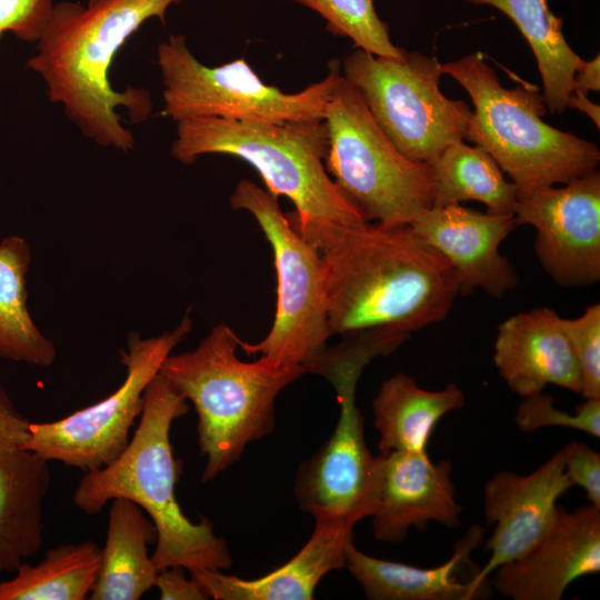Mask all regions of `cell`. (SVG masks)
Returning <instances> with one entry per match:
<instances>
[{"label": "cell", "instance_id": "1", "mask_svg": "<svg viewBox=\"0 0 600 600\" xmlns=\"http://www.w3.org/2000/svg\"><path fill=\"white\" fill-rule=\"evenodd\" d=\"M287 217L321 259L331 336L411 333L451 310L459 294L456 272L411 224Z\"/></svg>", "mask_w": 600, "mask_h": 600}, {"label": "cell", "instance_id": "2", "mask_svg": "<svg viewBox=\"0 0 600 600\" xmlns=\"http://www.w3.org/2000/svg\"><path fill=\"white\" fill-rule=\"evenodd\" d=\"M182 0L61 1L49 20L27 66L39 74L51 102L100 147L128 152L134 138L117 112L124 108L132 121L147 120L152 111L143 88H112L109 69L124 42L151 19L166 22L168 10Z\"/></svg>", "mask_w": 600, "mask_h": 600}, {"label": "cell", "instance_id": "3", "mask_svg": "<svg viewBox=\"0 0 600 600\" xmlns=\"http://www.w3.org/2000/svg\"><path fill=\"white\" fill-rule=\"evenodd\" d=\"M188 409L187 399L158 373L144 392L143 409L126 449L111 463L84 472L72 501L87 514L100 512L116 498L141 507L157 530L151 559L158 571L174 566L189 573L222 571L232 564L227 542L204 517L198 523L190 521L176 496L180 461L173 456L170 430Z\"/></svg>", "mask_w": 600, "mask_h": 600}, {"label": "cell", "instance_id": "4", "mask_svg": "<svg viewBox=\"0 0 600 600\" xmlns=\"http://www.w3.org/2000/svg\"><path fill=\"white\" fill-rule=\"evenodd\" d=\"M240 338L220 322L191 351L169 354L159 373L198 416V443L206 457L202 482L237 462L246 447L274 429L278 394L306 373L302 367H268L237 356Z\"/></svg>", "mask_w": 600, "mask_h": 600}, {"label": "cell", "instance_id": "5", "mask_svg": "<svg viewBox=\"0 0 600 600\" xmlns=\"http://www.w3.org/2000/svg\"><path fill=\"white\" fill-rule=\"evenodd\" d=\"M441 69L472 100L466 139L483 148L517 187L566 184L597 170L596 143L543 121L547 107L537 86L504 88L479 52Z\"/></svg>", "mask_w": 600, "mask_h": 600}, {"label": "cell", "instance_id": "6", "mask_svg": "<svg viewBox=\"0 0 600 600\" xmlns=\"http://www.w3.org/2000/svg\"><path fill=\"white\" fill-rule=\"evenodd\" d=\"M176 123L171 156L179 162L192 164L206 154L236 157L256 169L272 196L287 197L300 220H364L326 170L323 120L249 123L191 118Z\"/></svg>", "mask_w": 600, "mask_h": 600}, {"label": "cell", "instance_id": "7", "mask_svg": "<svg viewBox=\"0 0 600 600\" xmlns=\"http://www.w3.org/2000/svg\"><path fill=\"white\" fill-rule=\"evenodd\" d=\"M323 122L328 138L326 170L366 221L411 224L432 207L431 167L407 158L393 146L361 93L342 73Z\"/></svg>", "mask_w": 600, "mask_h": 600}, {"label": "cell", "instance_id": "8", "mask_svg": "<svg viewBox=\"0 0 600 600\" xmlns=\"http://www.w3.org/2000/svg\"><path fill=\"white\" fill-rule=\"evenodd\" d=\"M162 80V114L178 122L217 118L249 123L323 120L329 99L341 78L339 60L326 77L294 93L263 82L244 58L220 66L201 63L183 34H171L157 48Z\"/></svg>", "mask_w": 600, "mask_h": 600}, {"label": "cell", "instance_id": "9", "mask_svg": "<svg viewBox=\"0 0 600 600\" xmlns=\"http://www.w3.org/2000/svg\"><path fill=\"white\" fill-rule=\"evenodd\" d=\"M384 352L372 336L342 338L307 367L308 373L328 379L337 391L340 416L328 441L297 473L294 496L301 510L314 521L354 527L369 517L376 457L364 438V423L356 403L357 382L363 368Z\"/></svg>", "mask_w": 600, "mask_h": 600}, {"label": "cell", "instance_id": "10", "mask_svg": "<svg viewBox=\"0 0 600 600\" xmlns=\"http://www.w3.org/2000/svg\"><path fill=\"white\" fill-rule=\"evenodd\" d=\"M230 206L246 210L269 241L277 272L273 323L258 343L240 342L249 354L260 353L268 367L306 368L328 348L331 337L326 282L317 250L290 223L278 198L250 180L237 183ZM307 373V372H306Z\"/></svg>", "mask_w": 600, "mask_h": 600}, {"label": "cell", "instance_id": "11", "mask_svg": "<svg viewBox=\"0 0 600 600\" xmlns=\"http://www.w3.org/2000/svg\"><path fill=\"white\" fill-rule=\"evenodd\" d=\"M342 77L361 93L372 118L407 158L430 163L463 141L471 109L440 90L437 58L407 51L399 59L356 48L342 62Z\"/></svg>", "mask_w": 600, "mask_h": 600}, {"label": "cell", "instance_id": "12", "mask_svg": "<svg viewBox=\"0 0 600 600\" xmlns=\"http://www.w3.org/2000/svg\"><path fill=\"white\" fill-rule=\"evenodd\" d=\"M191 329L187 314L173 330L159 336L142 338L131 333L120 352L126 368L123 382L102 400L61 419L30 421L22 449L83 472L111 463L130 441V430L141 416L148 386Z\"/></svg>", "mask_w": 600, "mask_h": 600}, {"label": "cell", "instance_id": "13", "mask_svg": "<svg viewBox=\"0 0 600 600\" xmlns=\"http://www.w3.org/2000/svg\"><path fill=\"white\" fill-rule=\"evenodd\" d=\"M517 226L536 229L534 252L562 287L600 280V173L594 170L560 188L517 187Z\"/></svg>", "mask_w": 600, "mask_h": 600}, {"label": "cell", "instance_id": "14", "mask_svg": "<svg viewBox=\"0 0 600 600\" xmlns=\"http://www.w3.org/2000/svg\"><path fill=\"white\" fill-rule=\"evenodd\" d=\"M449 460L432 461L428 452L389 451L376 456L369 517L376 539L401 543L411 528L436 521L460 526L462 507Z\"/></svg>", "mask_w": 600, "mask_h": 600}, {"label": "cell", "instance_id": "15", "mask_svg": "<svg viewBox=\"0 0 600 600\" xmlns=\"http://www.w3.org/2000/svg\"><path fill=\"white\" fill-rule=\"evenodd\" d=\"M573 487L564 472L563 450L534 471L518 474L498 471L484 484L486 523L493 527L486 542V564L471 578L480 592L492 572L532 549L547 532L558 511V500Z\"/></svg>", "mask_w": 600, "mask_h": 600}, {"label": "cell", "instance_id": "16", "mask_svg": "<svg viewBox=\"0 0 600 600\" xmlns=\"http://www.w3.org/2000/svg\"><path fill=\"white\" fill-rule=\"evenodd\" d=\"M600 571V509L558 511L539 542L492 573V587L512 600H560L568 587Z\"/></svg>", "mask_w": 600, "mask_h": 600}, {"label": "cell", "instance_id": "17", "mask_svg": "<svg viewBox=\"0 0 600 600\" xmlns=\"http://www.w3.org/2000/svg\"><path fill=\"white\" fill-rule=\"evenodd\" d=\"M413 230L441 253L456 272L459 293L480 289L500 299L519 277L500 244L518 227L513 216L482 213L461 204L431 207L412 223Z\"/></svg>", "mask_w": 600, "mask_h": 600}, {"label": "cell", "instance_id": "18", "mask_svg": "<svg viewBox=\"0 0 600 600\" xmlns=\"http://www.w3.org/2000/svg\"><path fill=\"white\" fill-rule=\"evenodd\" d=\"M493 349L499 374L518 396L542 392L548 384L581 394L580 367L554 310L541 307L506 319Z\"/></svg>", "mask_w": 600, "mask_h": 600}, {"label": "cell", "instance_id": "19", "mask_svg": "<svg viewBox=\"0 0 600 600\" xmlns=\"http://www.w3.org/2000/svg\"><path fill=\"white\" fill-rule=\"evenodd\" d=\"M352 541V526L317 520L302 549L260 578L247 580L221 570H198L190 577L216 600H311L327 573L346 568V549Z\"/></svg>", "mask_w": 600, "mask_h": 600}, {"label": "cell", "instance_id": "20", "mask_svg": "<svg viewBox=\"0 0 600 600\" xmlns=\"http://www.w3.org/2000/svg\"><path fill=\"white\" fill-rule=\"evenodd\" d=\"M484 529L474 524L458 541L453 554L442 564L420 568L379 559L360 551L353 541L346 549V568L371 600H471L478 591L457 572L483 539Z\"/></svg>", "mask_w": 600, "mask_h": 600}, {"label": "cell", "instance_id": "21", "mask_svg": "<svg viewBox=\"0 0 600 600\" xmlns=\"http://www.w3.org/2000/svg\"><path fill=\"white\" fill-rule=\"evenodd\" d=\"M50 483L44 458L26 449L0 453V579L42 547Z\"/></svg>", "mask_w": 600, "mask_h": 600}, {"label": "cell", "instance_id": "22", "mask_svg": "<svg viewBox=\"0 0 600 600\" xmlns=\"http://www.w3.org/2000/svg\"><path fill=\"white\" fill-rule=\"evenodd\" d=\"M109 503L106 542L89 599L139 600L154 587L158 570L148 547L156 543L157 530L137 503L123 498Z\"/></svg>", "mask_w": 600, "mask_h": 600}, {"label": "cell", "instance_id": "23", "mask_svg": "<svg viewBox=\"0 0 600 600\" xmlns=\"http://www.w3.org/2000/svg\"><path fill=\"white\" fill-rule=\"evenodd\" d=\"M464 403V392L456 383L432 391L403 372L393 374L382 382L372 401L379 451L427 452L438 422Z\"/></svg>", "mask_w": 600, "mask_h": 600}, {"label": "cell", "instance_id": "24", "mask_svg": "<svg viewBox=\"0 0 600 600\" xmlns=\"http://www.w3.org/2000/svg\"><path fill=\"white\" fill-rule=\"evenodd\" d=\"M490 6L507 16L528 41L541 76L542 96L551 113H563L574 90V72L582 58L567 42L563 20L548 0H463Z\"/></svg>", "mask_w": 600, "mask_h": 600}, {"label": "cell", "instance_id": "25", "mask_svg": "<svg viewBox=\"0 0 600 600\" xmlns=\"http://www.w3.org/2000/svg\"><path fill=\"white\" fill-rule=\"evenodd\" d=\"M31 248L19 236L0 241V357L34 367L57 358L53 342L34 323L27 306Z\"/></svg>", "mask_w": 600, "mask_h": 600}, {"label": "cell", "instance_id": "26", "mask_svg": "<svg viewBox=\"0 0 600 600\" xmlns=\"http://www.w3.org/2000/svg\"><path fill=\"white\" fill-rule=\"evenodd\" d=\"M428 164L434 178L432 207L474 200L482 202L489 213L513 216L517 186L506 179L483 148L460 141L446 148Z\"/></svg>", "mask_w": 600, "mask_h": 600}, {"label": "cell", "instance_id": "27", "mask_svg": "<svg viewBox=\"0 0 600 600\" xmlns=\"http://www.w3.org/2000/svg\"><path fill=\"white\" fill-rule=\"evenodd\" d=\"M94 541L64 543L48 550L37 564L23 562L10 579H0V600L88 599L100 568Z\"/></svg>", "mask_w": 600, "mask_h": 600}, {"label": "cell", "instance_id": "28", "mask_svg": "<svg viewBox=\"0 0 600 600\" xmlns=\"http://www.w3.org/2000/svg\"><path fill=\"white\" fill-rule=\"evenodd\" d=\"M320 14L334 36L349 38L356 48L399 59L406 49L393 44L388 24L378 16L373 0H290Z\"/></svg>", "mask_w": 600, "mask_h": 600}, {"label": "cell", "instance_id": "29", "mask_svg": "<svg viewBox=\"0 0 600 600\" xmlns=\"http://www.w3.org/2000/svg\"><path fill=\"white\" fill-rule=\"evenodd\" d=\"M514 422L523 432L564 427L600 438V399H586L574 408L573 413H569L556 408L552 397L537 392L523 397L516 411Z\"/></svg>", "mask_w": 600, "mask_h": 600}, {"label": "cell", "instance_id": "30", "mask_svg": "<svg viewBox=\"0 0 600 600\" xmlns=\"http://www.w3.org/2000/svg\"><path fill=\"white\" fill-rule=\"evenodd\" d=\"M561 323L580 367L581 394L600 399V304L587 307L577 318H561Z\"/></svg>", "mask_w": 600, "mask_h": 600}, {"label": "cell", "instance_id": "31", "mask_svg": "<svg viewBox=\"0 0 600 600\" xmlns=\"http://www.w3.org/2000/svg\"><path fill=\"white\" fill-rule=\"evenodd\" d=\"M53 0H0V36L6 32L37 42L49 20Z\"/></svg>", "mask_w": 600, "mask_h": 600}, {"label": "cell", "instance_id": "32", "mask_svg": "<svg viewBox=\"0 0 600 600\" xmlns=\"http://www.w3.org/2000/svg\"><path fill=\"white\" fill-rule=\"evenodd\" d=\"M562 450L567 477L584 491L591 506L600 509V454L579 441L569 442Z\"/></svg>", "mask_w": 600, "mask_h": 600}, {"label": "cell", "instance_id": "33", "mask_svg": "<svg viewBox=\"0 0 600 600\" xmlns=\"http://www.w3.org/2000/svg\"><path fill=\"white\" fill-rule=\"evenodd\" d=\"M29 424L30 421L0 384V453L22 449L28 439Z\"/></svg>", "mask_w": 600, "mask_h": 600}, {"label": "cell", "instance_id": "34", "mask_svg": "<svg viewBox=\"0 0 600 600\" xmlns=\"http://www.w3.org/2000/svg\"><path fill=\"white\" fill-rule=\"evenodd\" d=\"M182 567H169L158 571L154 587L158 588L161 600H203L207 594L199 583L184 576Z\"/></svg>", "mask_w": 600, "mask_h": 600}, {"label": "cell", "instance_id": "35", "mask_svg": "<svg viewBox=\"0 0 600 600\" xmlns=\"http://www.w3.org/2000/svg\"><path fill=\"white\" fill-rule=\"evenodd\" d=\"M574 90L581 94L588 96L590 91H600V57L597 54L593 59L587 61L582 59L577 67L573 77Z\"/></svg>", "mask_w": 600, "mask_h": 600}, {"label": "cell", "instance_id": "36", "mask_svg": "<svg viewBox=\"0 0 600 600\" xmlns=\"http://www.w3.org/2000/svg\"><path fill=\"white\" fill-rule=\"evenodd\" d=\"M576 109L586 113L600 128V107L592 102L588 96L572 92L567 100V109Z\"/></svg>", "mask_w": 600, "mask_h": 600}]
</instances>
